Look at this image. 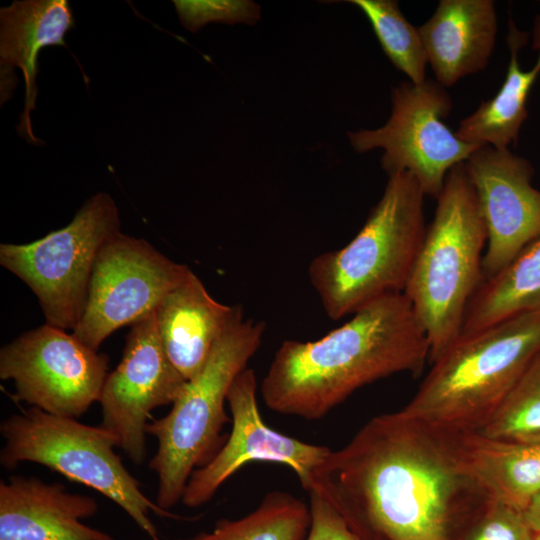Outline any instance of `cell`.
<instances>
[{"instance_id": "obj_9", "label": "cell", "mask_w": 540, "mask_h": 540, "mask_svg": "<svg viewBox=\"0 0 540 540\" xmlns=\"http://www.w3.org/2000/svg\"><path fill=\"white\" fill-rule=\"evenodd\" d=\"M391 100L388 121L373 130L349 132L350 144L359 153L383 149L381 167L387 175L409 172L424 194L436 199L448 172L483 145L463 141L445 124L452 99L436 80L401 82Z\"/></svg>"}, {"instance_id": "obj_15", "label": "cell", "mask_w": 540, "mask_h": 540, "mask_svg": "<svg viewBox=\"0 0 540 540\" xmlns=\"http://www.w3.org/2000/svg\"><path fill=\"white\" fill-rule=\"evenodd\" d=\"M97 511L94 498L60 483L20 475L0 481V540H114L82 522Z\"/></svg>"}, {"instance_id": "obj_18", "label": "cell", "mask_w": 540, "mask_h": 540, "mask_svg": "<svg viewBox=\"0 0 540 540\" xmlns=\"http://www.w3.org/2000/svg\"><path fill=\"white\" fill-rule=\"evenodd\" d=\"M71 7L66 0L13 1L0 9L1 67H17L25 81V108L20 133L32 143L30 112L37 98L38 56L47 46H65V35L74 27Z\"/></svg>"}, {"instance_id": "obj_17", "label": "cell", "mask_w": 540, "mask_h": 540, "mask_svg": "<svg viewBox=\"0 0 540 540\" xmlns=\"http://www.w3.org/2000/svg\"><path fill=\"white\" fill-rule=\"evenodd\" d=\"M241 314L239 306L212 298L191 269L154 311L164 350L187 381L200 372L216 341Z\"/></svg>"}, {"instance_id": "obj_14", "label": "cell", "mask_w": 540, "mask_h": 540, "mask_svg": "<svg viewBox=\"0 0 540 540\" xmlns=\"http://www.w3.org/2000/svg\"><path fill=\"white\" fill-rule=\"evenodd\" d=\"M464 165L487 231L482 262L485 280L540 239V190L532 185V164L509 148L483 145Z\"/></svg>"}, {"instance_id": "obj_23", "label": "cell", "mask_w": 540, "mask_h": 540, "mask_svg": "<svg viewBox=\"0 0 540 540\" xmlns=\"http://www.w3.org/2000/svg\"><path fill=\"white\" fill-rule=\"evenodd\" d=\"M368 18L388 59L419 84L426 78L428 58L419 28L413 26L394 0H351Z\"/></svg>"}, {"instance_id": "obj_21", "label": "cell", "mask_w": 540, "mask_h": 540, "mask_svg": "<svg viewBox=\"0 0 540 540\" xmlns=\"http://www.w3.org/2000/svg\"><path fill=\"white\" fill-rule=\"evenodd\" d=\"M534 311H540V239L482 281L468 305L461 334Z\"/></svg>"}, {"instance_id": "obj_10", "label": "cell", "mask_w": 540, "mask_h": 540, "mask_svg": "<svg viewBox=\"0 0 540 540\" xmlns=\"http://www.w3.org/2000/svg\"><path fill=\"white\" fill-rule=\"evenodd\" d=\"M108 364L105 354L47 323L0 350V378L14 382V400L74 419L99 401Z\"/></svg>"}, {"instance_id": "obj_24", "label": "cell", "mask_w": 540, "mask_h": 540, "mask_svg": "<svg viewBox=\"0 0 540 540\" xmlns=\"http://www.w3.org/2000/svg\"><path fill=\"white\" fill-rule=\"evenodd\" d=\"M479 432L517 441L540 438V352L495 415Z\"/></svg>"}, {"instance_id": "obj_26", "label": "cell", "mask_w": 540, "mask_h": 540, "mask_svg": "<svg viewBox=\"0 0 540 540\" xmlns=\"http://www.w3.org/2000/svg\"><path fill=\"white\" fill-rule=\"evenodd\" d=\"M181 24L195 32L210 22L248 23L259 19L260 8L251 1L174 0Z\"/></svg>"}, {"instance_id": "obj_25", "label": "cell", "mask_w": 540, "mask_h": 540, "mask_svg": "<svg viewBox=\"0 0 540 540\" xmlns=\"http://www.w3.org/2000/svg\"><path fill=\"white\" fill-rule=\"evenodd\" d=\"M524 512L493 499L457 540H533Z\"/></svg>"}, {"instance_id": "obj_29", "label": "cell", "mask_w": 540, "mask_h": 540, "mask_svg": "<svg viewBox=\"0 0 540 540\" xmlns=\"http://www.w3.org/2000/svg\"><path fill=\"white\" fill-rule=\"evenodd\" d=\"M533 540H540V532H536V533L534 534Z\"/></svg>"}, {"instance_id": "obj_30", "label": "cell", "mask_w": 540, "mask_h": 540, "mask_svg": "<svg viewBox=\"0 0 540 540\" xmlns=\"http://www.w3.org/2000/svg\"><path fill=\"white\" fill-rule=\"evenodd\" d=\"M535 441H537V442H540V438H538V439H537V440H535Z\"/></svg>"}, {"instance_id": "obj_1", "label": "cell", "mask_w": 540, "mask_h": 540, "mask_svg": "<svg viewBox=\"0 0 540 540\" xmlns=\"http://www.w3.org/2000/svg\"><path fill=\"white\" fill-rule=\"evenodd\" d=\"M314 482L360 540H457L493 500L466 462L461 431L400 410L331 450Z\"/></svg>"}, {"instance_id": "obj_20", "label": "cell", "mask_w": 540, "mask_h": 540, "mask_svg": "<svg viewBox=\"0 0 540 540\" xmlns=\"http://www.w3.org/2000/svg\"><path fill=\"white\" fill-rule=\"evenodd\" d=\"M466 462L493 499L524 512L540 493V442L461 431Z\"/></svg>"}, {"instance_id": "obj_13", "label": "cell", "mask_w": 540, "mask_h": 540, "mask_svg": "<svg viewBox=\"0 0 540 540\" xmlns=\"http://www.w3.org/2000/svg\"><path fill=\"white\" fill-rule=\"evenodd\" d=\"M257 379L246 368L235 379L227 396L232 429L221 449L190 476L181 502L190 508L208 503L239 469L252 462L281 464L298 477L302 488L314 487V475L331 449L303 442L270 428L257 403Z\"/></svg>"}, {"instance_id": "obj_22", "label": "cell", "mask_w": 540, "mask_h": 540, "mask_svg": "<svg viewBox=\"0 0 540 540\" xmlns=\"http://www.w3.org/2000/svg\"><path fill=\"white\" fill-rule=\"evenodd\" d=\"M309 506L285 491H272L259 505L237 519L219 520L211 531L187 540H305Z\"/></svg>"}, {"instance_id": "obj_11", "label": "cell", "mask_w": 540, "mask_h": 540, "mask_svg": "<svg viewBox=\"0 0 540 540\" xmlns=\"http://www.w3.org/2000/svg\"><path fill=\"white\" fill-rule=\"evenodd\" d=\"M189 270L146 240L119 232L97 256L81 318L71 332L98 351L114 331L154 312Z\"/></svg>"}, {"instance_id": "obj_27", "label": "cell", "mask_w": 540, "mask_h": 540, "mask_svg": "<svg viewBox=\"0 0 540 540\" xmlns=\"http://www.w3.org/2000/svg\"><path fill=\"white\" fill-rule=\"evenodd\" d=\"M308 494L310 526L305 540H360L317 488Z\"/></svg>"}, {"instance_id": "obj_16", "label": "cell", "mask_w": 540, "mask_h": 540, "mask_svg": "<svg viewBox=\"0 0 540 540\" xmlns=\"http://www.w3.org/2000/svg\"><path fill=\"white\" fill-rule=\"evenodd\" d=\"M419 28L435 80L445 88L484 70L497 37L492 0H441Z\"/></svg>"}, {"instance_id": "obj_28", "label": "cell", "mask_w": 540, "mask_h": 540, "mask_svg": "<svg viewBox=\"0 0 540 540\" xmlns=\"http://www.w3.org/2000/svg\"><path fill=\"white\" fill-rule=\"evenodd\" d=\"M524 515L531 529L535 533L540 532V493L529 502Z\"/></svg>"}, {"instance_id": "obj_5", "label": "cell", "mask_w": 540, "mask_h": 540, "mask_svg": "<svg viewBox=\"0 0 540 540\" xmlns=\"http://www.w3.org/2000/svg\"><path fill=\"white\" fill-rule=\"evenodd\" d=\"M403 294L426 333L429 362L461 335L468 305L483 281L487 231L464 163L447 174Z\"/></svg>"}, {"instance_id": "obj_4", "label": "cell", "mask_w": 540, "mask_h": 540, "mask_svg": "<svg viewBox=\"0 0 540 540\" xmlns=\"http://www.w3.org/2000/svg\"><path fill=\"white\" fill-rule=\"evenodd\" d=\"M425 196L411 173L388 175L381 199L354 238L310 262L309 280L329 318L403 293L427 230Z\"/></svg>"}, {"instance_id": "obj_3", "label": "cell", "mask_w": 540, "mask_h": 540, "mask_svg": "<svg viewBox=\"0 0 540 540\" xmlns=\"http://www.w3.org/2000/svg\"><path fill=\"white\" fill-rule=\"evenodd\" d=\"M540 352V311L461 334L400 411L459 431H480Z\"/></svg>"}, {"instance_id": "obj_7", "label": "cell", "mask_w": 540, "mask_h": 540, "mask_svg": "<svg viewBox=\"0 0 540 540\" xmlns=\"http://www.w3.org/2000/svg\"><path fill=\"white\" fill-rule=\"evenodd\" d=\"M5 441L1 465L12 470L20 463L41 464L69 480L84 484L121 507L151 540H162L149 517L182 519L164 510L142 492L114 448L117 437L102 426L60 417L29 407L3 420Z\"/></svg>"}, {"instance_id": "obj_6", "label": "cell", "mask_w": 540, "mask_h": 540, "mask_svg": "<svg viewBox=\"0 0 540 540\" xmlns=\"http://www.w3.org/2000/svg\"><path fill=\"white\" fill-rule=\"evenodd\" d=\"M265 325L238 316L216 341L200 372L188 380L171 410L148 423L157 439L149 468L158 477L156 503L169 511L182 500L192 473L208 464L226 441L222 431L231 419L225 411L228 392L262 343Z\"/></svg>"}, {"instance_id": "obj_19", "label": "cell", "mask_w": 540, "mask_h": 540, "mask_svg": "<svg viewBox=\"0 0 540 540\" xmlns=\"http://www.w3.org/2000/svg\"><path fill=\"white\" fill-rule=\"evenodd\" d=\"M527 38L528 34L519 30L510 18L506 36L510 60L505 80L493 98L482 101L459 123L456 134L463 141L498 149L517 143L521 126L528 117V95L540 73V15L534 22L532 43L533 49L539 51L537 61L531 69L524 71L518 57Z\"/></svg>"}, {"instance_id": "obj_2", "label": "cell", "mask_w": 540, "mask_h": 540, "mask_svg": "<svg viewBox=\"0 0 540 540\" xmlns=\"http://www.w3.org/2000/svg\"><path fill=\"white\" fill-rule=\"evenodd\" d=\"M429 354L410 302L389 294L320 339L284 341L260 391L268 409L318 420L367 384L402 372L420 375Z\"/></svg>"}, {"instance_id": "obj_12", "label": "cell", "mask_w": 540, "mask_h": 540, "mask_svg": "<svg viewBox=\"0 0 540 540\" xmlns=\"http://www.w3.org/2000/svg\"><path fill=\"white\" fill-rule=\"evenodd\" d=\"M187 380L167 356L154 312L132 325L118 366L108 373L99 398V424L114 434L126 456L140 465L146 458L151 412L173 404Z\"/></svg>"}, {"instance_id": "obj_8", "label": "cell", "mask_w": 540, "mask_h": 540, "mask_svg": "<svg viewBox=\"0 0 540 540\" xmlns=\"http://www.w3.org/2000/svg\"><path fill=\"white\" fill-rule=\"evenodd\" d=\"M120 232L119 212L105 192L90 197L71 222L26 244H1L0 264L36 295L46 323L73 331L104 244Z\"/></svg>"}]
</instances>
